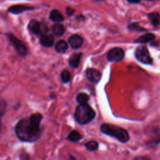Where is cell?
I'll use <instances>...</instances> for the list:
<instances>
[{
	"instance_id": "cell-25",
	"label": "cell",
	"mask_w": 160,
	"mask_h": 160,
	"mask_svg": "<svg viewBox=\"0 0 160 160\" xmlns=\"http://www.w3.org/2000/svg\"><path fill=\"white\" fill-rule=\"evenodd\" d=\"M134 160H150V159L148 157H144V156H139V157H136Z\"/></svg>"
},
{
	"instance_id": "cell-22",
	"label": "cell",
	"mask_w": 160,
	"mask_h": 160,
	"mask_svg": "<svg viewBox=\"0 0 160 160\" xmlns=\"http://www.w3.org/2000/svg\"><path fill=\"white\" fill-rule=\"evenodd\" d=\"M61 81L64 83L69 82L71 79V74L69 71L66 69L63 70L61 73Z\"/></svg>"
},
{
	"instance_id": "cell-19",
	"label": "cell",
	"mask_w": 160,
	"mask_h": 160,
	"mask_svg": "<svg viewBox=\"0 0 160 160\" xmlns=\"http://www.w3.org/2000/svg\"><path fill=\"white\" fill-rule=\"evenodd\" d=\"M82 135L77 131H72L68 136V139L71 142H78L82 139Z\"/></svg>"
},
{
	"instance_id": "cell-11",
	"label": "cell",
	"mask_w": 160,
	"mask_h": 160,
	"mask_svg": "<svg viewBox=\"0 0 160 160\" xmlns=\"http://www.w3.org/2000/svg\"><path fill=\"white\" fill-rule=\"evenodd\" d=\"M68 43L72 49H78L82 46L83 43V39L81 36L77 34H74L69 37Z\"/></svg>"
},
{
	"instance_id": "cell-14",
	"label": "cell",
	"mask_w": 160,
	"mask_h": 160,
	"mask_svg": "<svg viewBox=\"0 0 160 160\" xmlns=\"http://www.w3.org/2000/svg\"><path fill=\"white\" fill-rule=\"evenodd\" d=\"M82 56V52H76L73 53L71 57L69 58V65L74 68H78L81 58Z\"/></svg>"
},
{
	"instance_id": "cell-6",
	"label": "cell",
	"mask_w": 160,
	"mask_h": 160,
	"mask_svg": "<svg viewBox=\"0 0 160 160\" xmlns=\"http://www.w3.org/2000/svg\"><path fill=\"white\" fill-rule=\"evenodd\" d=\"M28 29L32 34L40 36L46 34L48 31V26L36 19H31L29 21L28 24Z\"/></svg>"
},
{
	"instance_id": "cell-28",
	"label": "cell",
	"mask_w": 160,
	"mask_h": 160,
	"mask_svg": "<svg viewBox=\"0 0 160 160\" xmlns=\"http://www.w3.org/2000/svg\"><path fill=\"white\" fill-rule=\"evenodd\" d=\"M94 1H104L105 0H94Z\"/></svg>"
},
{
	"instance_id": "cell-2",
	"label": "cell",
	"mask_w": 160,
	"mask_h": 160,
	"mask_svg": "<svg viewBox=\"0 0 160 160\" xmlns=\"http://www.w3.org/2000/svg\"><path fill=\"white\" fill-rule=\"evenodd\" d=\"M96 112L88 104H79L74 111V119L80 124H86L92 121Z\"/></svg>"
},
{
	"instance_id": "cell-18",
	"label": "cell",
	"mask_w": 160,
	"mask_h": 160,
	"mask_svg": "<svg viewBox=\"0 0 160 160\" xmlns=\"http://www.w3.org/2000/svg\"><path fill=\"white\" fill-rule=\"evenodd\" d=\"M68 49V44L64 40H59L55 44V50L57 52L63 54Z\"/></svg>"
},
{
	"instance_id": "cell-16",
	"label": "cell",
	"mask_w": 160,
	"mask_h": 160,
	"mask_svg": "<svg viewBox=\"0 0 160 160\" xmlns=\"http://www.w3.org/2000/svg\"><path fill=\"white\" fill-rule=\"evenodd\" d=\"M49 18L52 21L56 22H62L64 19V18L62 16V14L58 9H54L51 11Z\"/></svg>"
},
{
	"instance_id": "cell-26",
	"label": "cell",
	"mask_w": 160,
	"mask_h": 160,
	"mask_svg": "<svg viewBox=\"0 0 160 160\" xmlns=\"http://www.w3.org/2000/svg\"><path fill=\"white\" fill-rule=\"evenodd\" d=\"M142 0H127V1L130 4H138Z\"/></svg>"
},
{
	"instance_id": "cell-10",
	"label": "cell",
	"mask_w": 160,
	"mask_h": 160,
	"mask_svg": "<svg viewBox=\"0 0 160 160\" xmlns=\"http://www.w3.org/2000/svg\"><path fill=\"white\" fill-rule=\"evenodd\" d=\"M33 9H34V8L32 6H28L22 4H14L8 8V12L16 15L22 13L24 11H31Z\"/></svg>"
},
{
	"instance_id": "cell-27",
	"label": "cell",
	"mask_w": 160,
	"mask_h": 160,
	"mask_svg": "<svg viewBox=\"0 0 160 160\" xmlns=\"http://www.w3.org/2000/svg\"><path fill=\"white\" fill-rule=\"evenodd\" d=\"M76 20H82V21H84V19H85V17L84 16H82V15H78V16H77L76 17V18H75Z\"/></svg>"
},
{
	"instance_id": "cell-5",
	"label": "cell",
	"mask_w": 160,
	"mask_h": 160,
	"mask_svg": "<svg viewBox=\"0 0 160 160\" xmlns=\"http://www.w3.org/2000/svg\"><path fill=\"white\" fill-rule=\"evenodd\" d=\"M134 57L140 62L144 64H152V58L148 48L145 45L138 46L134 51Z\"/></svg>"
},
{
	"instance_id": "cell-17",
	"label": "cell",
	"mask_w": 160,
	"mask_h": 160,
	"mask_svg": "<svg viewBox=\"0 0 160 160\" xmlns=\"http://www.w3.org/2000/svg\"><path fill=\"white\" fill-rule=\"evenodd\" d=\"M65 31L66 29L64 26L60 23L54 24L51 27V31L52 34L56 36H62L65 32Z\"/></svg>"
},
{
	"instance_id": "cell-1",
	"label": "cell",
	"mask_w": 160,
	"mask_h": 160,
	"mask_svg": "<svg viewBox=\"0 0 160 160\" xmlns=\"http://www.w3.org/2000/svg\"><path fill=\"white\" fill-rule=\"evenodd\" d=\"M42 115L36 113L29 118L20 119L15 126V132L17 137L24 142H34L41 136L40 124Z\"/></svg>"
},
{
	"instance_id": "cell-12",
	"label": "cell",
	"mask_w": 160,
	"mask_h": 160,
	"mask_svg": "<svg viewBox=\"0 0 160 160\" xmlns=\"http://www.w3.org/2000/svg\"><path fill=\"white\" fill-rule=\"evenodd\" d=\"M39 42L43 47L51 48L54 45V38L53 35L50 34H45L40 36Z\"/></svg>"
},
{
	"instance_id": "cell-20",
	"label": "cell",
	"mask_w": 160,
	"mask_h": 160,
	"mask_svg": "<svg viewBox=\"0 0 160 160\" xmlns=\"http://www.w3.org/2000/svg\"><path fill=\"white\" fill-rule=\"evenodd\" d=\"M89 99V96L84 92H80L76 96V101L79 104L88 103Z\"/></svg>"
},
{
	"instance_id": "cell-3",
	"label": "cell",
	"mask_w": 160,
	"mask_h": 160,
	"mask_svg": "<svg viewBox=\"0 0 160 160\" xmlns=\"http://www.w3.org/2000/svg\"><path fill=\"white\" fill-rule=\"evenodd\" d=\"M100 129L102 133L113 137L121 142L125 143L129 139L128 132L125 129L116 125L104 123L101 126Z\"/></svg>"
},
{
	"instance_id": "cell-24",
	"label": "cell",
	"mask_w": 160,
	"mask_h": 160,
	"mask_svg": "<svg viewBox=\"0 0 160 160\" xmlns=\"http://www.w3.org/2000/svg\"><path fill=\"white\" fill-rule=\"evenodd\" d=\"M150 45L151 46H153V47H158L160 46V40L156 41L154 40L153 41H152L151 42H150Z\"/></svg>"
},
{
	"instance_id": "cell-23",
	"label": "cell",
	"mask_w": 160,
	"mask_h": 160,
	"mask_svg": "<svg viewBox=\"0 0 160 160\" xmlns=\"http://www.w3.org/2000/svg\"><path fill=\"white\" fill-rule=\"evenodd\" d=\"M75 12H76V10L72 8L71 7L68 6L66 8V14L68 17L72 16L75 13Z\"/></svg>"
},
{
	"instance_id": "cell-4",
	"label": "cell",
	"mask_w": 160,
	"mask_h": 160,
	"mask_svg": "<svg viewBox=\"0 0 160 160\" xmlns=\"http://www.w3.org/2000/svg\"><path fill=\"white\" fill-rule=\"evenodd\" d=\"M6 36L18 55L21 57H25L28 52V49L25 44L11 32H7Z\"/></svg>"
},
{
	"instance_id": "cell-15",
	"label": "cell",
	"mask_w": 160,
	"mask_h": 160,
	"mask_svg": "<svg viewBox=\"0 0 160 160\" xmlns=\"http://www.w3.org/2000/svg\"><path fill=\"white\" fill-rule=\"evenodd\" d=\"M127 28L129 31H136L138 32H147L148 29L140 25L138 22H132L128 24Z\"/></svg>"
},
{
	"instance_id": "cell-21",
	"label": "cell",
	"mask_w": 160,
	"mask_h": 160,
	"mask_svg": "<svg viewBox=\"0 0 160 160\" xmlns=\"http://www.w3.org/2000/svg\"><path fill=\"white\" fill-rule=\"evenodd\" d=\"M85 146H86V148L89 151H94L98 149V146H99V144H98V143L96 141H88L87 143H86Z\"/></svg>"
},
{
	"instance_id": "cell-29",
	"label": "cell",
	"mask_w": 160,
	"mask_h": 160,
	"mask_svg": "<svg viewBox=\"0 0 160 160\" xmlns=\"http://www.w3.org/2000/svg\"><path fill=\"white\" fill-rule=\"evenodd\" d=\"M146 1H157V0H146Z\"/></svg>"
},
{
	"instance_id": "cell-13",
	"label": "cell",
	"mask_w": 160,
	"mask_h": 160,
	"mask_svg": "<svg viewBox=\"0 0 160 160\" xmlns=\"http://www.w3.org/2000/svg\"><path fill=\"white\" fill-rule=\"evenodd\" d=\"M147 17L151 24L153 27L156 28L159 25H160V13L159 12L157 11H152V12H149L147 14Z\"/></svg>"
},
{
	"instance_id": "cell-7",
	"label": "cell",
	"mask_w": 160,
	"mask_h": 160,
	"mask_svg": "<svg viewBox=\"0 0 160 160\" xmlns=\"http://www.w3.org/2000/svg\"><path fill=\"white\" fill-rule=\"evenodd\" d=\"M107 59L110 62H119L122 61L124 58V50L119 47L111 49L107 53Z\"/></svg>"
},
{
	"instance_id": "cell-9",
	"label": "cell",
	"mask_w": 160,
	"mask_h": 160,
	"mask_svg": "<svg viewBox=\"0 0 160 160\" xmlns=\"http://www.w3.org/2000/svg\"><path fill=\"white\" fill-rule=\"evenodd\" d=\"M156 36L155 34L152 32H147L142 35L139 36L137 39L134 41V43L141 44H145L148 42H151L152 41L156 40Z\"/></svg>"
},
{
	"instance_id": "cell-8",
	"label": "cell",
	"mask_w": 160,
	"mask_h": 160,
	"mask_svg": "<svg viewBox=\"0 0 160 160\" xmlns=\"http://www.w3.org/2000/svg\"><path fill=\"white\" fill-rule=\"evenodd\" d=\"M86 76L88 79L93 83H98L101 78V72L94 68H88L86 71Z\"/></svg>"
}]
</instances>
